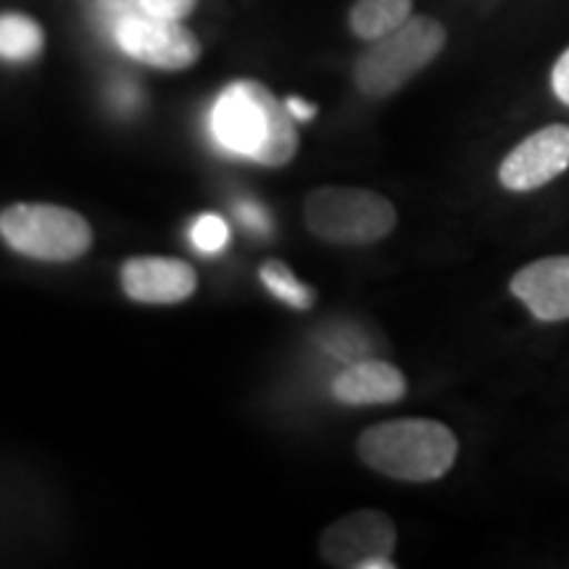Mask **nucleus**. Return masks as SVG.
Listing matches in <instances>:
<instances>
[{
	"mask_svg": "<svg viewBox=\"0 0 569 569\" xmlns=\"http://www.w3.org/2000/svg\"><path fill=\"white\" fill-rule=\"evenodd\" d=\"M288 111L293 113V119H298V122H309V119H315L317 106L303 101V98H288Z\"/></svg>",
	"mask_w": 569,
	"mask_h": 569,
	"instance_id": "20",
	"label": "nucleus"
},
{
	"mask_svg": "<svg viewBox=\"0 0 569 569\" xmlns=\"http://www.w3.org/2000/svg\"><path fill=\"white\" fill-rule=\"evenodd\" d=\"M509 290L538 322H565L569 319V256L530 261L511 277Z\"/></svg>",
	"mask_w": 569,
	"mask_h": 569,
	"instance_id": "9",
	"label": "nucleus"
},
{
	"mask_svg": "<svg viewBox=\"0 0 569 569\" xmlns=\"http://www.w3.org/2000/svg\"><path fill=\"white\" fill-rule=\"evenodd\" d=\"M113 34L127 56L156 69L180 71L201 59V42L180 19L156 17L142 6L127 13Z\"/></svg>",
	"mask_w": 569,
	"mask_h": 569,
	"instance_id": "7",
	"label": "nucleus"
},
{
	"mask_svg": "<svg viewBox=\"0 0 569 569\" xmlns=\"http://www.w3.org/2000/svg\"><path fill=\"white\" fill-rule=\"evenodd\" d=\"M238 217H240V222H243L251 232H256V234H267L269 232V213L261 209L259 203L243 201L238 206Z\"/></svg>",
	"mask_w": 569,
	"mask_h": 569,
	"instance_id": "18",
	"label": "nucleus"
},
{
	"mask_svg": "<svg viewBox=\"0 0 569 569\" xmlns=\"http://www.w3.org/2000/svg\"><path fill=\"white\" fill-rule=\"evenodd\" d=\"M138 3L148 13H156V17H167V19H180L182 21L190 11L196 9L198 0H138Z\"/></svg>",
	"mask_w": 569,
	"mask_h": 569,
	"instance_id": "17",
	"label": "nucleus"
},
{
	"mask_svg": "<svg viewBox=\"0 0 569 569\" xmlns=\"http://www.w3.org/2000/svg\"><path fill=\"white\" fill-rule=\"evenodd\" d=\"M193 267L177 259L142 256L122 269L124 293L138 303H180L196 290Z\"/></svg>",
	"mask_w": 569,
	"mask_h": 569,
	"instance_id": "10",
	"label": "nucleus"
},
{
	"mask_svg": "<svg viewBox=\"0 0 569 569\" xmlns=\"http://www.w3.org/2000/svg\"><path fill=\"white\" fill-rule=\"evenodd\" d=\"M569 169V124H549L532 132L507 153L498 182L511 193L543 188Z\"/></svg>",
	"mask_w": 569,
	"mask_h": 569,
	"instance_id": "8",
	"label": "nucleus"
},
{
	"mask_svg": "<svg viewBox=\"0 0 569 569\" xmlns=\"http://www.w3.org/2000/svg\"><path fill=\"white\" fill-rule=\"evenodd\" d=\"M211 134L227 153L264 167H284L298 151L296 119L267 84L240 80L227 88L211 111Z\"/></svg>",
	"mask_w": 569,
	"mask_h": 569,
	"instance_id": "1",
	"label": "nucleus"
},
{
	"mask_svg": "<svg viewBox=\"0 0 569 569\" xmlns=\"http://www.w3.org/2000/svg\"><path fill=\"white\" fill-rule=\"evenodd\" d=\"M138 0H92V11H96L98 21L113 32H117L119 21H122L130 11L138 9Z\"/></svg>",
	"mask_w": 569,
	"mask_h": 569,
	"instance_id": "16",
	"label": "nucleus"
},
{
	"mask_svg": "<svg viewBox=\"0 0 569 569\" xmlns=\"http://www.w3.org/2000/svg\"><path fill=\"white\" fill-rule=\"evenodd\" d=\"M0 234L13 251L38 261H74L92 246V230L77 211L51 203H17L0 213Z\"/></svg>",
	"mask_w": 569,
	"mask_h": 569,
	"instance_id": "5",
	"label": "nucleus"
},
{
	"mask_svg": "<svg viewBox=\"0 0 569 569\" xmlns=\"http://www.w3.org/2000/svg\"><path fill=\"white\" fill-rule=\"evenodd\" d=\"M415 0H356L348 24L356 38L372 42L411 19Z\"/></svg>",
	"mask_w": 569,
	"mask_h": 569,
	"instance_id": "12",
	"label": "nucleus"
},
{
	"mask_svg": "<svg viewBox=\"0 0 569 569\" xmlns=\"http://www.w3.org/2000/svg\"><path fill=\"white\" fill-rule=\"evenodd\" d=\"M396 540V525L386 511L359 509L322 532L319 551L327 565L340 569H393Z\"/></svg>",
	"mask_w": 569,
	"mask_h": 569,
	"instance_id": "6",
	"label": "nucleus"
},
{
	"mask_svg": "<svg viewBox=\"0 0 569 569\" xmlns=\"http://www.w3.org/2000/svg\"><path fill=\"white\" fill-rule=\"evenodd\" d=\"M361 461L386 478L403 482L440 480L453 467L459 440L436 419H390L367 427L356 443Z\"/></svg>",
	"mask_w": 569,
	"mask_h": 569,
	"instance_id": "2",
	"label": "nucleus"
},
{
	"mask_svg": "<svg viewBox=\"0 0 569 569\" xmlns=\"http://www.w3.org/2000/svg\"><path fill=\"white\" fill-rule=\"evenodd\" d=\"M446 48V27L432 17H411L386 38L372 40L356 61L353 77L369 98H388L432 63Z\"/></svg>",
	"mask_w": 569,
	"mask_h": 569,
	"instance_id": "3",
	"label": "nucleus"
},
{
	"mask_svg": "<svg viewBox=\"0 0 569 569\" xmlns=\"http://www.w3.org/2000/svg\"><path fill=\"white\" fill-rule=\"evenodd\" d=\"M42 27L24 13L0 17V59L30 61L42 51Z\"/></svg>",
	"mask_w": 569,
	"mask_h": 569,
	"instance_id": "13",
	"label": "nucleus"
},
{
	"mask_svg": "<svg viewBox=\"0 0 569 569\" xmlns=\"http://www.w3.org/2000/svg\"><path fill=\"white\" fill-rule=\"evenodd\" d=\"M261 282H264L282 303L293 306V309H309V306L315 303V293H311L303 282H298L296 274L290 272L282 261H267V264L261 267Z\"/></svg>",
	"mask_w": 569,
	"mask_h": 569,
	"instance_id": "14",
	"label": "nucleus"
},
{
	"mask_svg": "<svg viewBox=\"0 0 569 569\" xmlns=\"http://www.w3.org/2000/svg\"><path fill=\"white\" fill-rule=\"evenodd\" d=\"M332 396L346 407H386L407 396V377L388 361L361 359L332 380Z\"/></svg>",
	"mask_w": 569,
	"mask_h": 569,
	"instance_id": "11",
	"label": "nucleus"
},
{
	"mask_svg": "<svg viewBox=\"0 0 569 569\" xmlns=\"http://www.w3.org/2000/svg\"><path fill=\"white\" fill-rule=\"evenodd\" d=\"M551 90L561 103L569 106V48L559 56L551 69Z\"/></svg>",
	"mask_w": 569,
	"mask_h": 569,
	"instance_id": "19",
	"label": "nucleus"
},
{
	"mask_svg": "<svg viewBox=\"0 0 569 569\" xmlns=\"http://www.w3.org/2000/svg\"><path fill=\"white\" fill-rule=\"evenodd\" d=\"M306 227L338 246H367L396 230V206L365 188H319L306 198Z\"/></svg>",
	"mask_w": 569,
	"mask_h": 569,
	"instance_id": "4",
	"label": "nucleus"
},
{
	"mask_svg": "<svg viewBox=\"0 0 569 569\" xmlns=\"http://www.w3.org/2000/svg\"><path fill=\"white\" fill-rule=\"evenodd\" d=\"M227 238H230L227 222L213 217V213L198 217L193 230H190V240H193V246L201 253H219L227 246Z\"/></svg>",
	"mask_w": 569,
	"mask_h": 569,
	"instance_id": "15",
	"label": "nucleus"
}]
</instances>
